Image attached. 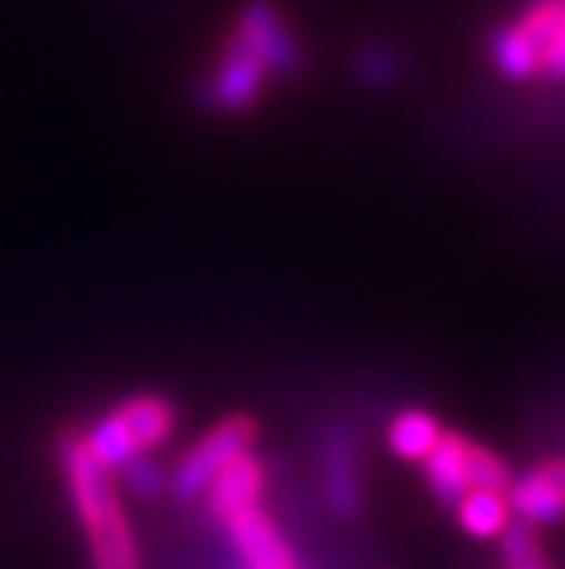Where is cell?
<instances>
[{
    "label": "cell",
    "mask_w": 565,
    "mask_h": 569,
    "mask_svg": "<svg viewBox=\"0 0 565 569\" xmlns=\"http://www.w3.org/2000/svg\"><path fill=\"white\" fill-rule=\"evenodd\" d=\"M59 463H63L70 503L85 529L95 569H140L137 537L129 529L125 507L111 486V470L92 456L85 433L67 430L59 438Z\"/></svg>",
    "instance_id": "6da1fadb"
},
{
    "label": "cell",
    "mask_w": 565,
    "mask_h": 569,
    "mask_svg": "<svg viewBox=\"0 0 565 569\" xmlns=\"http://www.w3.org/2000/svg\"><path fill=\"white\" fill-rule=\"evenodd\" d=\"M173 422H176V411L165 397L137 393L107 411V416L85 433V441L92 448V456L100 459L107 470H122L129 459L143 456L148 448L170 438Z\"/></svg>",
    "instance_id": "7a4b0ae2"
},
{
    "label": "cell",
    "mask_w": 565,
    "mask_h": 569,
    "mask_svg": "<svg viewBox=\"0 0 565 569\" xmlns=\"http://www.w3.org/2000/svg\"><path fill=\"white\" fill-rule=\"evenodd\" d=\"M258 422L250 416H224L218 427H210L202 438L180 456L170 475V492L176 500H195L232 459L254 452Z\"/></svg>",
    "instance_id": "3957f363"
},
{
    "label": "cell",
    "mask_w": 565,
    "mask_h": 569,
    "mask_svg": "<svg viewBox=\"0 0 565 569\" xmlns=\"http://www.w3.org/2000/svg\"><path fill=\"white\" fill-rule=\"evenodd\" d=\"M235 38L261 59L269 74H294L297 63H302V48H297L291 27L269 0H246L243 11H239Z\"/></svg>",
    "instance_id": "277c9868"
},
{
    "label": "cell",
    "mask_w": 565,
    "mask_h": 569,
    "mask_svg": "<svg viewBox=\"0 0 565 569\" xmlns=\"http://www.w3.org/2000/svg\"><path fill=\"white\" fill-rule=\"evenodd\" d=\"M264 74H269V70L261 67V59L239 38H232L224 48L221 67L213 70V78L206 81V89H202L199 103L210 107V111H228V114L246 111L261 96Z\"/></svg>",
    "instance_id": "5b68a950"
},
{
    "label": "cell",
    "mask_w": 565,
    "mask_h": 569,
    "mask_svg": "<svg viewBox=\"0 0 565 569\" xmlns=\"http://www.w3.org/2000/svg\"><path fill=\"white\" fill-rule=\"evenodd\" d=\"M511 511L518 522L551 526L565 518V459H547L522 478H511Z\"/></svg>",
    "instance_id": "8992f818"
},
{
    "label": "cell",
    "mask_w": 565,
    "mask_h": 569,
    "mask_svg": "<svg viewBox=\"0 0 565 569\" xmlns=\"http://www.w3.org/2000/svg\"><path fill=\"white\" fill-rule=\"evenodd\" d=\"M224 526H228V537L235 543V551L243 555V562L250 569H297L291 543H286L280 526L272 522V515L264 511L261 503L232 515Z\"/></svg>",
    "instance_id": "52a82bcc"
},
{
    "label": "cell",
    "mask_w": 565,
    "mask_h": 569,
    "mask_svg": "<svg viewBox=\"0 0 565 569\" xmlns=\"http://www.w3.org/2000/svg\"><path fill=\"white\" fill-rule=\"evenodd\" d=\"M323 500L339 518L360 511V475H356V441L345 427H331L320 448Z\"/></svg>",
    "instance_id": "ba28073f"
},
{
    "label": "cell",
    "mask_w": 565,
    "mask_h": 569,
    "mask_svg": "<svg viewBox=\"0 0 565 569\" xmlns=\"http://www.w3.org/2000/svg\"><path fill=\"white\" fill-rule=\"evenodd\" d=\"M261 492H264V467L254 459V452H246L232 459L206 486V511L218 522H228L232 515L261 503Z\"/></svg>",
    "instance_id": "9c48e42d"
},
{
    "label": "cell",
    "mask_w": 565,
    "mask_h": 569,
    "mask_svg": "<svg viewBox=\"0 0 565 569\" xmlns=\"http://www.w3.org/2000/svg\"><path fill=\"white\" fill-rule=\"evenodd\" d=\"M423 470H426L430 492H434L441 503L455 507L466 492L474 489V481H471V441L460 438V433H441L434 452L423 459Z\"/></svg>",
    "instance_id": "30bf717a"
},
{
    "label": "cell",
    "mask_w": 565,
    "mask_h": 569,
    "mask_svg": "<svg viewBox=\"0 0 565 569\" xmlns=\"http://www.w3.org/2000/svg\"><path fill=\"white\" fill-rule=\"evenodd\" d=\"M455 518H460V529L471 532L477 540H496L507 532L514 522L507 489H471L455 503Z\"/></svg>",
    "instance_id": "8fae6325"
},
{
    "label": "cell",
    "mask_w": 565,
    "mask_h": 569,
    "mask_svg": "<svg viewBox=\"0 0 565 569\" xmlns=\"http://www.w3.org/2000/svg\"><path fill=\"white\" fill-rule=\"evenodd\" d=\"M441 422L423 408H404L401 416H393L386 441L393 448V456L407 459V463H423L434 452V445L441 441Z\"/></svg>",
    "instance_id": "7c38bea8"
},
{
    "label": "cell",
    "mask_w": 565,
    "mask_h": 569,
    "mask_svg": "<svg viewBox=\"0 0 565 569\" xmlns=\"http://www.w3.org/2000/svg\"><path fill=\"white\" fill-rule=\"evenodd\" d=\"M539 56H544V48H539L536 33L528 30V22L503 30L500 38L492 41V63L500 67V74H507L514 81L533 78L539 70Z\"/></svg>",
    "instance_id": "4fadbf2b"
},
{
    "label": "cell",
    "mask_w": 565,
    "mask_h": 569,
    "mask_svg": "<svg viewBox=\"0 0 565 569\" xmlns=\"http://www.w3.org/2000/svg\"><path fill=\"white\" fill-rule=\"evenodd\" d=\"M500 548H503V569H551L533 529H528V522H518V518L500 537Z\"/></svg>",
    "instance_id": "5bb4252c"
},
{
    "label": "cell",
    "mask_w": 565,
    "mask_h": 569,
    "mask_svg": "<svg viewBox=\"0 0 565 569\" xmlns=\"http://www.w3.org/2000/svg\"><path fill=\"white\" fill-rule=\"evenodd\" d=\"M471 481L474 489H511V470L496 452L471 441Z\"/></svg>",
    "instance_id": "9a60e30c"
},
{
    "label": "cell",
    "mask_w": 565,
    "mask_h": 569,
    "mask_svg": "<svg viewBox=\"0 0 565 569\" xmlns=\"http://www.w3.org/2000/svg\"><path fill=\"white\" fill-rule=\"evenodd\" d=\"M539 70L551 78H565V4H555V11H551V30L544 41V56H539Z\"/></svg>",
    "instance_id": "2e32d148"
},
{
    "label": "cell",
    "mask_w": 565,
    "mask_h": 569,
    "mask_svg": "<svg viewBox=\"0 0 565 569\" xmlns=\"http://www.w3.org/2000/svg\"><path fill=\"white\" fill-rule=\"evenodd\" d=\"M122 478H125V489L137 492V496H159L162 486H165V475L159 463H151V459H129V463L122 467Z\"/></svg>",
    "instance_id": "e0dca14e"
},
{
    "label": "cell",
    "mask_w": 565,
    "mask_h": 569,
    "mask_svg": "<svg viewBox=\"0 0 565 569\" xmlns=\"http://www.w3.org/2000/svg\"><path fill=\"white\" fill-rule=\"evenodd\" d=\"M360 78L371 81V84H382V81H390L393 78V56L390 52H379V48H367L364 56H360Z\"/></svg>",
    "instance_id": "ac0fdd59"
}]
</instances>
